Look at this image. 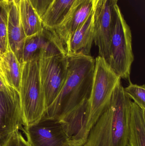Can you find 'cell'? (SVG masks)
Returning <instances> with one entry per match:
<instances>
[{"instance_id": "obj_20", "label": "cell", "mask_w": 145, "mask_h": 146, "mask_svg": "<svg viewBox=\"0 0 145 146\" xmlns=\"http://www.w3.org/2000/svg\"><path fill=\"white\" fill-rule=\"evenodd\" d=\"M41 19L47 12L54 0H30Z\"/></svg>"}, {"instance_id": "obj_6", "label": "cell", "mask_w": 145, "mask_h": 146, "mask_svg": "<svg viewBox=\"0 0 145 146\" xmlns=\"http://www.w3.org/2000/svg\"><path fill=\"white\" fill-rule=\"evenodd\" d=\"M39 63L46 111L57 98L65 80L68 66L67 56H47L39 53Z\"/></svg>"}, {"instance_id": "obj_26", "label": "cell", "mask_w": 145, "mask_h": 146, "mask_svg": "<svg viewBox=\"0 0 145 146\" xmlns=\"http://www.w3.org/2000/svg\"><path fill=\"white\" fill-rule=\"evenodd\" d=\"M0 1H1V0H0Z\"/></svg>"}, {"instance_id": "obj_5", "label": "cell", "mask_w": 145, "mask_h": 146, "mask_svg": "<svg viewBox=\"0 0 145 146\" xmlns=\"http://www.w3.org/2000/svg\"><path fill=\"white\" fill-rule=\"evenodd\" d=\"M115 19L111 38L109 66L120 78L130 80L134 60L132 34L117 3L114 5Z\"/></svg>"}, {"instance_id": "obj_1", "label": "cell", "mask_w": 145, "mask_h": 146, "mask_svg": "<svg viewBox=\"0 0 145 146\" xmlns=\"http://www.w3.org/2000/svg\"><path fill=\"white\" fill-rule=\"evenodd\" d=\"M66 56V78L57 98L46 110L44 117L58 121L90 96L95 59L81 54Z\"/></svg>"}, {"instance_id": "obj_16", "label": "cell", "mask_w": 145, "mask_h": 146, "mask_svg": "<svg viewBox=\"0 0 145 146\" xmlns=\"http://www.w3.org/2000/svg\"><path fill=\"white\" fill-rule=\"evenodd\" d=\"M19 7L20 20L26 37L42 31L41 20L30 0H20Z\"/></svg>"}, {"instance_id": "obj_15", "label": "cell", "mask_w": 145, "mask_h": 146, "mask_svg": "<svg viewBox=\"0 0 145 146\" xmlns=\"http://www.w3.org/2000/svg\"><path fill=\"white\" fill-rule=\"evenodd\" d=\"M77 0H54L41 19L43 26L54 29L67 18Z\"/></svg>"}, {"instance_id": "obj_10", "label": "cell", "mask_w": 145, "mask_h": 146, "mask_svg": "<svg viewBox=\"0 0 145 146\" xmlns=\"http://www.w3.org/2000/svg\"><path fill=\"white\" fill-rule=\"evenodd\" d=\"M93 9V0H77L64 22L52 30L67 51L74 33L85 22Z\"/></svg>"}, {"instance_id": "obj_19", "label": "cell", "mask_w": 145, "mask_h": 146, "mask_svg": "<svg viewBox=\"0 0 145 146\" xmlns=\"http://www.w3.org/2000/svg\"><path fill=\"white\" fill-rule=\"evenodd\" d=\"M4 146H31L27 140L25 139L19 130L13 132Z\"/></svg>"}, {"instance_id": "obj_13", "label": "cell", "mask_w": 145, "mask_h": 146, "mask_svg": "<svg viewBox=\"0 0 145 146\" xmlns=\"http://www.w3.org/2000/svg\"><path fill=\"white\" fill-rule=\"evenodd\" d=\"M22 66L8 45L6 52L0 57V75L7 86L19 93Z\"/></svg>"}, {"instance_id": "obj_11", "label": "cell", "mask_w": 145, "mask_h": 146, "mask_svg": "<svg viewBox=\"0 0 145 146\" xmlns=\"http://www.w3.org/2000/svg\"><path fill=\"white\" fill-rule=\"evenodd\" d=\"M20 15L19 7L14 1L8 3V45L21 66L26 38Z\"/></svg>"}, {"instance_id": "obj_12", "label": "cell", "mask_w": 145, "mask_h": 146, "mask_svg": "<svg viewBox=\"0 0 145 146\" xmlns=\"http://www.w3.org/2000/svg\"><path fill=\"white\" fill-rule=\"evenodd\" d=\"M94 35L93 9L92 13L72 36L66 55L81 54L91 56V50L94 42Z\"/></svg>"}, {"instance_id": "obj_2", "label": "cell", "mask_w": 145, "mask_h": 146, "mask_svg": "<svg viewBox=\"0 0 145 146\" xmlns=\"http://www.w3.org/2000/svg\"><path fill=\"white\" fill-rule=\"evenodd\" d=\"M131 100L120 82L109 105L89 131L83 146H126Z\"/></svg>"}, {"instance_id": "obj_18", "label": "cell", "mask_w": 145, "mask_h": 146, "mask_svg": "<svg viewBox=\"0 0 145 146\" xmlns=\"http://www.w3.org/2000/svg\"><path fill=\"white\" fill-rule=\"evenodd\" d=\"M126 94L142 110H145V86L134 84L129 80V85L124 88Z\"/></svg>"}, {"instance_id": "obj_23", "label": "cell", "mask_w": 145, "mask_h": 146, "mask_svg": "<svg viewBox=\"0 0 145 146\" xmlns=\"http://www.w3.org/2000/svg\"><path fill=\"white\" fill-rule=\"evenodd\" d=\"M112 1H113L115 3H117V2L118 0H112Z\"/></svg>"}, {"instance_id": "obj_3", "label": "cell", "mask_w": 145, "mask_h": 146, "mask_svg": "<svg viewBox=\"0 0 145 146\" xmlns=\"http://www.w3.org/2000/svg\"><path fill=\"white\" fill-rule=\"evenodd\" d=\"M39 52L22 66L19 96L22 121L29 127L39 121L46 111L44 94L40 80Z\"/></svg>"}, {"instance_id": "obj_22", "label": "cell", "mask_w": 145, "mask_h": 146, "mask_svg": "<svg viewBox=\"0 0 145 146\" xmlns=\"http://www.w3.org/2000/svg\"><path fill=\"white\" fill-rule=\"evenodd\" d=\"M20 0H9L8 2L10 1H14L17 5H19L20 2Z\"/></svg>"}, {"instance_id": "obj_24", "label": "cell", "mask_w": 145, "mask_h": 146, "mask_svg": "<svg viewBox=\"0 0 145 146\" xmlns=\"http://www.w3.org/2000/svg\"><path fill=\"white\" fill-rule=\"evenodd\" d=\"M1 1H3L7 3H8L9 0H1Z\"/></svg>"}, {"instance_id": "obj_17", "label": "cell", "mask_w": 145, "mask_h": 146, "mask_svg": "<svg viewBox=\"0 0 145 146\" xmlns=\"http://www.w3.org/2000/svg\"><path fill=\"white\" fill-rule=\"evenodd\" d=\"M8 3L0 1V57L8 47Z\"/></svg>"}, {"instance_id": "obj_21", "label": "cell", "mask_w": 145, "mask_h": 146, "mask_svg": "<svg viewBox=\"0 0 145 146\" xmlns=\"http://www.w3.org/2000/svg\"><path fill=\"white\" fill-rule=\"evenodd\" d=\"M7 88V86L4 84L2 78L0 75V92L4 91Z\"/></svg>"}, {"instance_id": "obj_7", "label": "cell", "mask_w": 145, "mask_h": 146, "mask_svg": "<svg viewBox=\"0 0 145 146\" xmlns=\"http://www.w3.org/2000/svg\"><path fill=\"white\" fill-rule=\"evenodd\" d=\"M19 93L9 86L0 92V146H4L15 130L24 132Z\"/></svg>"}, {"instance_id": "obj_25", "label": "cell", "mask_w": 145, "mask_h": 146, "mask_svg": "<svg viewBox=\"0 0 145 146\" xmlns=\"http://www.w3.org/2000/svg\"><path fill=\"white\" fill-rule=\"evenodd\" d=\"M70 146H71V145H70Z\"/></svg>"}, {"instance_id": "obj_9", "label": "cell", "mask_w": 145, "mask_h": 146, "mask_svg": "<svg viewBox=\"0 0 145 146\" xmlns=\"http://www.w3.org/2000/svg\"><path fill=\"white\" fill-rule=\"evenodd\" d=\"M28 142L31 146H70L69 138L56 119L43 117L29 127H24Z\"/></svg>"}, {"instance_id": "obj_14", "label": "cell", "mask_w": 145, "mask_h": 146, "mask_svg": "<svg viewBox=\"0 0 145 146\" xmlns=\"http://www.w3.org/2000/svg\"><path fill=\"white\" fill-rule=\"evenodd\" d=\"M126 146H145V110L130 101L129 133Z\"/></svg>"}, {"instance_id": "obj_4", "label": "cell", "mask_w": 145, "mask_h": 146, "mask_svg": "<svg viewBox=\"0 0 145 146\" xmlns=\"http://www.w3.org/2000/svg\"><path fill=\"white\" fill-rule=\"evenodd\" d=\"M95 61L93 85L87 106L86 140L89 131L109 105L114 89L121 80L104 58L98 56Z\"/></svg>"}, {"instance_id": "obj_8", "label": "cell", "mask_w": 145, "mask_h": 146, "mask_svg": "<svg viewBox=\"0 0 145 146\" xmlns=\"http://www.w3.org/2000/svg\"><path fill=\"white\" fill-rule=\"evenodd\" d=\"M115 3L112 0H93L95 31L94 42L98 48L99 56L104 58L108 63L115 19Z\"/></svg>"}]
</instances>
